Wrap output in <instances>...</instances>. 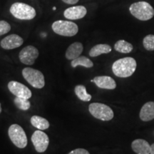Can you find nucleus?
<instances>
[{"mask_svg": "<svg viewBox=\"0 0 154 154\" xmlns=\"http://www.w3.org/2000/svg\"><path fill=\"white\" fill-rule=\"evenodd\" d=\"M132 16L140 21H149L154 17V8L147 2L140 1L133 3L129 7Z\"/></svg>", "mask_w": 154, "mask_h": 154, "instance_id": "f03ea898", "label": "nucleus"}, {"mask_svg": "<svg viewBox=\"0 0 154 154\" xmlns=\"http://www.w3.org/2000/svg\"><path fill=\"white\" fill-rule=\"evenodd\" d=\"M88 110L94 118L101 121H110L114 116L112 109L103 103H92L88 106Z\"/></svg>", "mask_w": 154, "mask_h": 154, "instance_id": "39448f33", "label": "nucleus"}, {"mask_svg": "<svg viewBox=\"0 0 154 154\" xmlns=\"http://www.w3.org/2000/svg\"><path fill=\"white\" fill-rule=\"evenodd\" d=\"M22 76L32 87L42 88L45 86L44 74L40 71L26 67L22 70Z\"/></svg>", "mask_w": 154, "mask_h": 154, "instance_id": "423d86ee", "label": "nucleus"}, {"mask_svg": "<svg viewBox=\"0 0 154 154\" xmlns=\"http://www.w3.org/2000/svg\"><path fill=\"white\" fill-rule=\"evenodd\" d=\"M94 82L100 88L113 90L116 87V83L114 79L108 76H96L94 79Z\"/></svg>", "mask_w": 154, "mask_h": 154, "instance_id": "ddd939ff", "label": "nucleus"}, {"mask_svg": "<svg viewBox=\"0 0 154 154\" xmlns=\"http://www.w3.org/2000/svg\"><path fill=\"white\" fill-rule=\"evenodd\" d=\"M8 88L9 91L16 97L25 99H29L32 97V94L31 90L22 83L11 81L9 82Z\"/></svg>", "mask_w": 154, "mask_h": 154, "instance_id": "9d476101", "label": "nucleus"}, {"mask_svg": "<svg viewBox=\"0 0 154 154\" xmlns=\"http://www.w3.org/2000/svg\"><path fill=\"white\" fill-rule=\"evenodd\" d=\"M61 1L63 2L64 3L68 4V5H75V4H76L79 0H61Z\"/></svg>", "mask_w": 154, "mask_h": 154, "instance_id": "a878e982", "label": "nucleus"}, {"mask_svg": "<svg viewBox=\"0 0 154 154\" xmlns=\"http://www.w3.org/2000/svg\"><path fill=\"white\" fill-rule=\"evenodd\" d=\"M74 92L81 101L86 102L91 101V95L87 93L86 88L84 85H77L74 88Z\"/></svg>", "mask_w": 154, "mask_h": 154, "instance_id": "412c9836", "label": "nucleus"}, {"mask_svg": "<svg viewBox=\"0 0 154 154\" xmlns=\"http://www.w3.org/2000/svg\"><path fill=\"white\" fill-rule=\"evenodd\" d=\"M9 11L12 16L21 20H31L36 17L35 9L27 4L15 2L11 6Z\"/></svg>", "mask_w": 154, "mask_h": 154, "instance_id": "7ed1b4c3", "label": "nucleus"}, {"mask_svg": "<svg viewBox=\"0 0 154 154\" xmlns=\"http://www.w3.org/2000/svg\"><path fill=\"white\" fill-rule=\"evenodd\" d=\"M68 154H90L87 150L84 149H76L69 152Z\"/></svg>", "mask_w": 154, "mask_h": 154, "instance_id": "393cba45", "label": "nucleus"}, {"mask_svg": "<svg viewBox=\"0 0 154 154\" xmlns=\"http://www.w3.org/2000/svg\"><path fill=\"white\" fill-rule=\"evenodd\" d=\"M114 49L119 53L128 54L133 51L134 47L129 42L121 39L116 42L114 44Z\"/></svg>", "mask_w": 154, "mask_h": 154, "instance_id": "6ab92c4d", "label": "nucleus"}, {"mask_svg": "<svg viewBox=\"0 0 154 154\" xmlns=\"http://www.w3.org/2000/svg\"><path fill=\"white\" fill-rule=\"evenodd\" d=\"M23 43H24V40L20 36L13 34L4 38L1 41L0 45L3 49L10 50L21 47Z\"/></svg>", "mask_w": 154, "mask_h": 154, "instance_id": "9b49d317", "label": "nucleus"}, {"mask_svg": "<svg viewBox=\"0 0 154 154\" xmlns=\"http://www.w3.org/2000/svg\"><path fill=\"white\" fill-rule=\"evenodd\" d=\"M84 50V46L81 42H74L71 44L66 49V58L69 60H74L82 54Z\"/></svg>", "mask_w": 154, "mask_h": 154, "instance_id": "2eb2a0df", "label": "nucleus"}, {"mask_svg": "<svg viewBox=\"0 0 154 154\" xmlns=\"http://www.w3.org/2000/svg\"><path fill=\"white\" fill-rule=\"evenodd\" d=\"M8 135L11 142L19 149H24L27 145V137L22 127L18 124L11 125Z\"/></svg>", "mask_w": 154, "mask_h": 154, "instance_id": "0eeeda50", "label": "nucleus"}, {"mask_svg": "<svg viewBox=\"0 0 154 154\" xmlns=\"http://www.w3.org/2000/svg\"><path fill=\"white\" fill-rule=\"evenodd\" d=\"M11 30V26L6 21H0V36L7 34Z\"/></svg>", "mask_w": 154, "mask_h": 154, "instance_id": "b1692460", "label": "nucleus"}, {"mask_svg": "<svg viewBox=\"0 0 154 154\" xmlns=\"http://www.w3.org/2000/svg\"><path fill=\"white\" fill-rule=\"evenodd\" d=\"M87 14V9L84 6H74L69 7L63 11V16L65 18L70 20H76L84 18Z\"/></svg>", "mask_w": 154, "mask_h": 154, "instance_id": "f8f14e48", "label": "nucleus"}, {"mask_svg": "<svg viewBox=\"0 0 154 154\" xmlns=\"http://www.w3.org/2000/svg\"><path fill=\"white\" fill-rule=\"evenodd\" d=\"M14 104L19 109L22 111H26L31 107V103L29 99H22L16 97L14 100Z\"/></svg>", "mask_w": 154, "mask_h": 154, "instance_id": "4be33fe9", "label": "nucleus"}, {"mask_svg": "<svg viewBox=\"0 0 154 154\" xmlns=\"http://www.w3.org/2000/svg\"><path fill=\"white\" fill-rule=\"evenodd\" d=\"M32 141L38 153H44L49 146V138L47 134L41 130L36 131L32 136Z\"/></svg>", "mask_w": 154, "mask_h": 154, "instance_id": "6e6552de", "label": "nucleus"}, {"mask_svg": "<svg viewBox=\"0 0 154 154\" xmlns=\"http://www.w3.org/2000/svg\"><path fill=\"white\" fill-rule=\"evenodd\" d=\"M150 154H154V143L151 145V153Z\"/></svg>", "mask_w": 154, "mask_h": 154, "instance_id": "bb28decb", "label": "nucleus"}, {"mask_svg": "<svg viewBox=\"0 0 154 154\" xmlns=\"http://www.w3.org/2000/svg\"><path fill=\"white\" fill-rule=\"evenodd\" d=\"M2 113V107H1V103H0V113Z\"/></svg>", "mask_w": 154, "mask_h": 154, "instance_id": "cd10ccee", "label": "nucleus"}, {"mask_svg": "<svg viewBox=\"0 0 154 154\" xmlns=\"http://www.w3.org/2000/svg\"><path fill=\"white\" fill-rule=\"evenodd\" d=\"M140 120L150 121L154 119V102L149 101L146 103L140 111Z\"/></svg>", "mask_w": 154, "mask_h": 154, "instance_id": "dca6fc26", "label": "nucleus"}, {"mask_svg": "<svg viewBox=\"0 0 154 154\" xmlns=\"http://www.w3.org/2000/svg\"><path fill=\"white\" fill-rule=\"evenodd\" d=\"M51 28L56 34L63 36H74L79 32L77 24L70 21H56L51 25Z\"/></svg>", "mask_w": 154, "mask_h": 154, "instance_id": "20e7f679", "label": "nucleus"}, {"mask_svg": "<svg viewBox=\"0 0 154 154\" xmlns=\"http://www.w3.org/2000/svg\"><path fill=\"white\" fill-rule=\"evenodd\" d=\"M111 47L109 44H96L89 51V56L91 57H96L103 54H109L111 51Z\"/></svg>", "mask_w": 154, "mask_h": 154, "instance_id": "f3484780", "label": "nucleus"}, {"mask_svg": "<svg viewBox=\"0 0 154 154\" xmlns=\"http://www.w3.org/2000/svg\"><path fill=\"white\" fill-rule=\"evenodd\" d=\"M137 67L136 61L133 57H125L116 60L112 65V71L116 76L127 78L133 75Z\"/></svg>", "mask_w": 154, "mask_h": 154, "instance_id": "f257e3e1", "label": "nucleus"}, {"mask_svg": "<svg viewBox=\"0 0 154 154\" xmlns=\"http://www.w3.org/2000/svg\"><path fill=\"white\" fill-rule=\"evenodd\" d=\"M131 148L135 153L137 154H150L151 145L143 139L134 140L131 143Z\"/></svg>", "mask_w": 154, "mask_h": 154, "instance_id": "4468645a", "label": "nucleus"}, {"mask_svg": "<svg viewBox=\"0 0 154 154\" xmlns=\"http://www.w3.org/2000/svg\"><path fill=\"white\" fill-rule=\"evenodd\" d=\"M38 57V49L32 45L26 46V47L23 48L19 54V60L21 62L29 66L34 64Z\"/></svg>", "mask_w": 154, "mask_h": 154, "instance_id": "1a4fd4ad", "label": "nucleus"}, {"mask_svg": "<svg viewBox=\"0 0 154 154\" xmlns=\"http://www.w3.org/2000/svg\"><path fill=\"white\" fill-rule=\"evenodd\" d=\"M143 47L147 51H154V35L153 34H149L143 38Z\"/></svg>", "mask_w": 154, "mask_h": 154, "instance_id": "5701e85b", "label": "nucleus"}, {"mask_svg": "<svg viewBox=\"0 0 154 154\" xmlns=\"http://www.w3.org/2000/svg\"><path fill=\"white\" fill-rule=\"evenodd\" d=\"M71 65L73 68H76L78 66H84L85 68H91L94 66V63L92 62L91 59H89L86 57H84V56L81 57L80 56L74 60H72Z\"/></svg>", "mask_w": 154, "mask_h": 154, "instance_id": "aec40b11", "label": "nucleus"}, {"mask_svg": "<svg viewBox=\"0 0 154 154\" xmlns=\"http://www.w3.org/2000/svg\"><path fill=\"white\" fill-rule=\"evenodd\" d=\"M31 124L34 127L41 131L47 129L50 126L49 122L47 119L39 116H33L31 118Z\"/></svg>", "mask_w": 154, "mask_h": 154, "instance_id": "a211bd4d", "label": "nucleus"}]
</instances>
